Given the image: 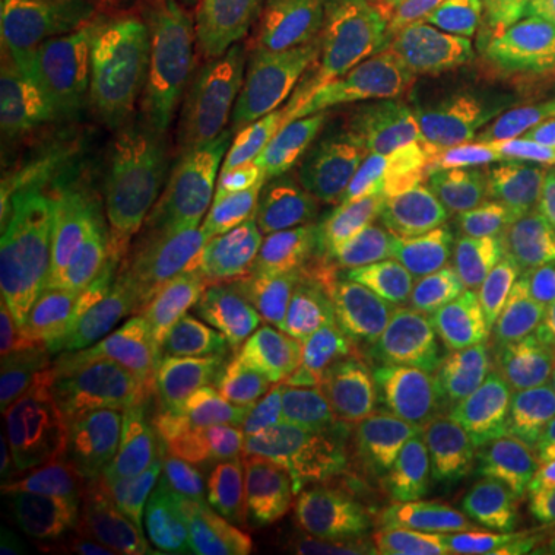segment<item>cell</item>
Segmentation results:
<instances>
[{"mask_svg":"<svg viewBox=\"0 0 555 555\" xmlns=\"http://www.w3.org/2000/svg\"><path fill=\"white\" fill-rule=\"evenodd\" d=\"M337 334L327 269L284 247H247L225 281L210 364L219 509L244 521L259 481L315 404Z\"/></svg>","mask_w":555,"mask_h":555,"instance_id":"cell-1","label":"cell"},{"mask_svg":"<svg viewBox=\"0 0 555 555\" xmlns=\"http://www.w3.org/2000/svg\"><path fill=\"white\" fill-rule=\"evenodd\" d=\"M297 47L275 35L192 43L182 83L179 204L219 254H244L291 177Z\"/></svg>","mask_w":555,"mask_h":555,"instance_id":"cell-2","label":"cell"},{"mask_svg":"<svg viewBox=\"0 0 555 555\" xmlns=\"http://www.w3.org/2000/svg\"><path fill=\"white\" fill-rule=\"evenodd\" d=\"M299 127L287 177V241L331 269L389 130L392 53L356 0H312L294 22Z\"/></svg>","mask_w":555,"mask_h":555,"instance_id":"cell-3","label":"cell"},{"mask_svg":"<svg viewBox=\"0 0 555 555\" xmlns=\"http://www.w3.org/2000/svg\"><path fill=\"white\" fill-rule=\"evenodd\" d=\"M463 287V259L364 306L334 374L291 438L294 466H349L398 454L426 404L444 331Z\"/></svg>","mask_w":555,"mask_h":555,"instance_id":"cell-4","label":"cell"},{"mask_svg":"<svg viewBox=\"0 0 555 555\" xmlns=\"http://www.w3.org/2000/svg\"><path fill=\"white\" fill-rule=\"evenodd\" d=\"M491 105L481 87L398 139L364 207L356 284L367 302L408 291L454 254L488 167Z\"/></svg>","mask_w":555,"mask_h":555,"instance_id":"cell-5","label":"cell"},{"mask_svg":"<svg viewBox=\"0 0 555 555\" xmlns=\"http://www.w3.org/2000/svg\"><path fill=\"white\" fill-rule=\"evenodd\" d=\"M185 28L182 0H0L7 102L62 152L80 90L167 53Z\"/></svg>","mask_w":555,"mask_h":555,"instance_id":"cell-6","label":"cell"},{"mask_svg":"<svg viewBox=\"0 0 555 555\" xmlns=\"http://www.w3.org/2000/svg\"><path fill=\"white\" fill-rule=\"evenodd\" d=\"M108 398L72 374L25 389L3 448L0 555H93L102 531Z\"/></svg>","mask_w":555,"mask_h":555,"instance_id":"cell-7","label":"cell"},{"mask_svg":"<svg viewBox=\"0 0 555 555\" xmlns=\"http://www.w3.org/2000/svg\"><path fill=\"white\" fill-rule=\"evenodd\" d=\"M192 40L93 80L72 100L65 155L100 192L115 225L152 229L179 195L182 83Z\"/></svg>","mask_w":555,"mask_h":555,"instance_id":"cell-8","label":"cell"},{"mask_svg":"<svg viewBox=\"0 0 555 555\" xmlns=\"http://www.w3.org/2000/svg\"><path fill=\"white\" fill-rule=\"evenodd\" d=\"M118 232L100 192L13 105L0 145V250L7 272L31 275Z\"/></svg>","mask_w":555,"mask_h":555,"instance_id":"cell-9","label":"cell"},{"mask_svg":"<svg viewBox=\"0 0 555 555\" xmlns=\"http://www.w3.org/2000/svg\"><path fill=\"white\" fill-rule=\"evenodd\" d=\"M414 481L401 454L349 466H294L241 543L254 555H352L396 540Z\"/></svg>","mask_w":555,"mask_h":555,"instance_id":"cell-10","label":"cell"},{"mask_svg":"<svg viewBox=\"0 0 555 555\" xmlns=\"http://www.w3.org/2000/svg\"><path fill=\"white\" fill-rule=\"evenodd\" d=\"M528 0H398L392 75L401 105L433 118L478 87L521 22Z\"/></svg>","mask_w":555,"mask_h":555,"instance_id":"cell-11","label":"cell"},{"mask_svg":"<svg viewBox=\"0 0 555 555\" xmlns=\"http://www.w3.org/2000/svg\"><path fill=\"white\" fill-rule=\"evenodd\" d=\"M513 429L444 469L416 478L398 516L404 555H488L503 543L528 481Z\"/></svg>","mask_w":555,"mask_h":555,"instance_id":"cell-12","label":"cell"},{"mask_svg":"<svg viewBox=\"0 0 555 555\" xmlns=\"http://www.w3.org/2000/svg\"><path fill=\"white\" fill-rule=\"evenodd\" d=\"M198 429L192 404L158 379H130L108 398L102 531L93 555H118Z\"/></svg>","mask_w":555,"mask_h":555,"instance_id":"cell-13","label":"cell"},{"mask_svg":"<svg viewBox=\"0 0 555 555\" xmlns=\"http://www.w3.org/2000/svg\"><path fill=\"white\" fill-rule=\"evenodd\" d=\"M555 219V102L513 100L496 124L488 167L463 225L466 257Z\"/></svg>","mask_w":555,"mask_h":555,"instance_id":"cell-14","label":"cell"},{"mask_svg":"<svg viewBox=\"0 0 555 555\" xmlns=\"http://www.w3.org/2000/svg\"><path fill=\"white\" fill-rule=\"evenodd\" d=\"M531 371V361H521L513 371L463 386L444 396H429L423 411L416 416L414 433L408 438V448L401 451L404 466L411 476L423 478L436 469H444L463 456L476 454L488 441L513 429L518 392L525 374Z\"/></svg>","mask_w":555,"mask_h":555,"instance_id":"cell-15","label":"cell"},{"mask_svg":"<svg viewBox=\"0 0 555 555\" xmlns=\"http://www.w3.org/2000/svg\"><path fill=\"white\" fill-rule=\"evenodd\" d=\"M555 262V219L494 247L463 281L441 339H460L513 321Z\"/></svg>","mask_w":555,"mask_h":555,"instance_id":"cell-16","label":"cell"},{"mask_svg":"<svg viewBox=\"0 0 555 555\" xmlns=\"http://www.w3.org/2000/svg\"><path fill=\"white\" fill-rule=\"evenodd\" d=\"M219 513V460L198 429L118 555H192Z\"/></svg>","mask_w":555,"mask_h":555,"instance_id":"cell-17","label":"cell"},{"mask_svg":"<svg viewBox=\"0 0 555 555\" xmlns=\"http://www.w3.org/2000/svg\"><path fill=\"white\" fill-rule=\"evenodd\" d=\"M521 361H534L525 337L516 327L494 324L460 339H441L433 361L429 396H444L463 386H476L513 371ZM426 396V398H429Z\"/></svg>","mask_w":555,"mask_h":555,"instance_id":"cell-18","label":"cell"},{"mask_svg":"<svg viewBox=\"0 0 555 555\" xmlns=\"http://www.w3.org/2000/svg\"><path fill=\"white\" fill-rule=\"evenodd\" d=\"M513 444L528 469L555 463V356L525 374L513 414Z\"/></svg>","mask_w":555,"mask_h":555,"instance_id":"cell-19","label":"cell"},{"mask_svg":"<svg viewBox=\"0 0 555 555\" xmlns=\"http://www.w3.org/2000/svg\"><path fill=\"white\" fill-rule=\"evenodd\" d=\"M513 100L555 102V0H534L518 50Z\"/></svg>","mask_w":555,"mask_h":555,"instance_id":"cell-20","label":"cell"},{"mask_svg":"<svg viewBox=\"0 0 555 555\" xmlns=\"http://www.w3.org/2000/svg\"><path fill=\"white\" fill-rule=\"evenodd\" d=\"M506 546H555V463L537 466L503 534ZM500 543V546H503Z\"/></svg>","mask_w":555,"mask_h":555,"instance_id":"cell-21","label":"cell"},{"mask_svg":"<svg viewBox=\"0 0 555 555\" xmlns=\"http://www.w3.org/2000/svg\"><path fill=\"white\" fill-rule=\"evenodd\" d=\"M509 324L525 337L531 356H555V262Z\"/></svg>","mask_w":555,"mask_h":555,"instance_id":"cell-22","label":"cell"},{"mask_svg":"<svg viewBox=\"0 0 555 555\" xmlns=\"http://www.w3.org/2000/svg\"><path fill=\"white\" fill-rule=\"evenodd\" d=\"M488 555H555V546H496Z\"/></svg>","mask_w":555,"mask_h":555,"instance_id":"cell-23","label":"cell"},{"mask_svg":"<svg viewBox=\"0 0 555 555\" xmlns=\"http://www.w3.org/2000/svg\"><path fill=\"white\" fill-rule=\"evenodd\" d=\"M352 555H404V550L398 546L396 540H379V543H371L364 550H358Z\"/></svg>","mask_w":555,"mask_h":555,"instance_id":"cell-24","label":"cell"},{"mask_svg":"<svg viewBox=\"0 0 555 555\" xmlns=\"http://www.w3.org/2000/svg\"><path fill=\"white\" fill-rule=\"evenodd\" d=\"M398 0H364V7L367 10H374V13H383V10H392Z\"/></svg>","mask_w":555,"mask_h":555,"instance_id":"cell-25","label":"cell"},{"mask_svg":"<svg viewBox=\"0 0 555 555\" xmlns=\"http://www.w3.org/2000/svg\"><path fill=\"white\" fill-rule=\"evenodd\" d=\"M235 555H254V553H250V550H247L244 543H238V546H235Z\"/></svg>","mask_w":555,"mask_h":555,"instance_id":"cell-26","label":"cell"}]
</instances>
